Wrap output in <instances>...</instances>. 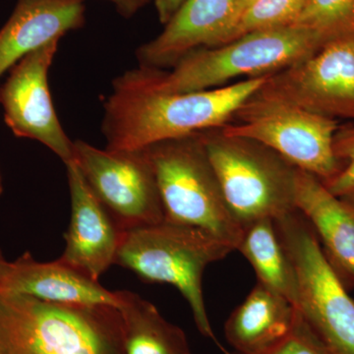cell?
Here are the masks:
<instances>
[{"mask_svg": "<svg viewBox=\"0 0 354 354\" xmlns=\"http://www.w3.org/2000/svg\"><path fill=\"white\" fill-rule=\"evenodd\" d=\"M268 75L189 93H162L127 70L113 82L104 100L102 132L111 151H137L227 124Z\"/></svg>", "mask_w": 354, "mask_h": 354, "instance_id": "obj_1", "label": "cell"}, {"mask_svg": "<svg viewBox=\"0 0 354 354\" xmlns=\"http://www.w3.org/2000/svg\"><path fill=\"white\" fill-rule=\"evenodd\" d=\"M0 354H125L122 316L0 290Z\"/></svg>", "mask_w": 354, "mask_h": 354, "instance_id": "obj_2", "label": "cell"}, {"mask_svg": "<svg viewBox=\"0 0 354 354\" xmlns=\"http://www.w3.org/2000/svg\"><path fill=\"white\" fill-rule=\"evenodd\" d=\"M326 44L317 32L292 25L250 32L221 46L199 48L181 58L171 71L141 66L133 71L158 92H197L223 87L241 77L274 73L313 55Z\"/></svg>", "mask_w": 354, "mask_h": 354, "instance_id": "obj_3", "label": "cell"}, {"mask_svg": "<svg viewBox=\"0 0 354 354\" xmlns=\"http://www.w3.org/2000/svg\"><path fill=\"white\" fill-rule=\"evenodd\" d=\"M234 251L201 228L164 221L122 232L114 265L130 270L147 283L174 286L189 304L200 333L221 353L232 354L218 341L209 323L203 276L209 265Z\"/></svg>", "mask_w": 354, "mask_h": 354, "instance_id": "obj_4", "label": "cell"}, {"mask_svg": "<svg viewBox=\"0 0 354 354\" xmlns=\"http://www.w3.org/2000/svg\"><path fill=\"white\" fill-rule=\"evenodd\" d=\"M142 150L155 174L165 221L201 228L236 250L243 227L228 208L199 133Z\"/></svg>", "mask_w": 354, "mask_h": 354, "instance_id": "obj_5", "label": "cell"}, {"mask_svg": "<svg viewBox=\"0 0 354 354\" xmlns=\"http://www.w3.org/2000/svg\"><path fill=\"white\" fill-rule=\"evenodd\" d=\"M228 208L242 225L295 211L297 167L254 140L225 134L221 127L199 133Z\"/></svg>", "mask_w": 354, "mask_h": 354, "instance_id": "obj_6", "label": "cell"}, {"mask_svg": "<svg viewBox=\"0 0 354 354\" xmlns=\"http://www.w3.org/2000/svg\"><path fill=\"white\" fill-rule=\"evenodd\" d=\"M297 283V309L328 354H354V299L297 209L274 220Z\"/></svg>", "mask_w": 354, "mask_h": 354, "instance_id": "obj_7", "label": "cell"}, {"mask_svg": "<svg viewBox=\"0 0 354 354\" xmlns=\"http://www.w3.org/2000/svg\"><path fill=\"white\" fill-rule=\"evenodd\" d=\"M339 127L337 120L311 113L261 87L221 130L259 142L297 169L326 181L342 167L333 149Z\"/></svg>", "mask_w": 354, "mask_h": 354, "instance_id": "obj_8", "label": "cell"}, {"mask_svg": "<svg viewBox=\"0 0 354 354\" xmlns=\"http://www.w3.org/2000/svg\"><path fill=\"white\" fill-rule=\"evenodd\" d=\"M73 162L121 232L165 221L155 174L143 150H102L76 140Z\"/></svg>", "mask_w": 354, "mask_h": 354, "instance_id": "obj_9", "label": "cell"}, {"mask_svg": "<svg viewBox=\"0 0 354 354\" xmlns=\"http://www.w3.org/2000/svg\"><path fill=\"white\" fill-rule=\"evenodd\" d=\"M262 90L326 118L354 120V34L269 74Z\"/></svg>", "mask_w": 354, "mask_h": 354, "instance_id": "obj_10", "label": "cell"}, {"mask_svg": "<svg viewBox=\"0 0 354 354\" xmlns=\"http://www.w3.org/2000/svg\"><path fill=\"white\" fill-rule=\"evenodd\" d=\"M59 41L26 55L0 86V106L7 127L19 138L36 140L65 165L74 160L72 142L58 120L48 86V71Z\"/></svg>", "mask_w": 354, "mask_h": 354, "instance_id": "obj_11", "label": "cell"}, {"mask_svg": "<svg viewBox=\"0 0 354 354\" xmlns=\"http://www.w3.org/2000/svg\"><path fill=\"white\" fill-rule=\"evenodd\" d=\"M239 15L237 0H186L164 31L139 46V66L171 68L192 51L227 43Z\"/></svg>", "mask_w": 354, "mask_h": 354, "instance_id": "obj_12", "label": "cell"}, {"mask_svg": "<svg viewBox=\"0 0 354 354\" xmlns=\"http://www.w3.org/2000/svg\"><path fill=\"white\" fill-rule=\"evenodd\" d=\"M66 165L71 216L59 260L99 281L114 265L122 232L102 206L74 162Z\"/></svg>", "mask_w": 354, "mask_h": 354, "instance_id": "obj_13", "label": "cell"}, {"mask_svg": "<svg viewBox=\"0 0 354 354\" xmlns=\"http://www.w3.org/2000/svg\"><path fill=\"white\" fill-rule=\"evenodd\" d=\"M295 205L309 221L326 259L349 291L354 290V214L320 178L297 169Z\"/></svg>", "mask_w": 354, "mask_h": 354, "instance_id": "obj_14", "label": "cell"}, {"mask_svg": "<svg viewBox=\"0 0 354 354\" xmlns=\"http://www.w3.org/2000/svg\"><path fill=\"white\" fill-rule=\"evenodd\" d=\"M84 0H18L0 30V77L26 55L85 24Z\"/></svg>", "mask_w": 354, "mask_h": 354, "instance_id": "obj_15", "label": "cell"}, {"mask_svg": "<svg viewBox=\"0 0 354 354\" xmlns=\"http://www.w3.org/2000/svg\"><path fill=\"white\" fill-rule=\"evenodd\" d=\"M0 290L62 304L111 305L118 308L115 291L100 285L62 260L41 263L25 253L11 262Z\"/></svg>", "mask_w": 354, "mask_h": 354, "instance_id": "obj_16", "label": "cell"}, {"mask_svg": "<svg viewBox=\"0 0 354 354\" xmlns=\"http://www.w3.org/2000/svg\"><path fill=\"white\" fill-rule=\"evenodd\" d=\"M297 309L258 283L225 324L227 341L242 354L265 351L292 329Z\"/></svg>", "mask_w": 354, "mask_h": 354, "instance_id": "obj_17", "label": "cell"}, {"mask_svg": "<svg viewBox=\"0 0 354 354\" xmlns=\"http://www.w3.org/2000/svg\"><path fill=\"white\" fill-rule=\"evenodd\" d=\"M236 250L253 268L258 283L286 298L297 308V279L274 220L263 218L244 225Z\"/></svg>", "mask_w": 354, "mask_h": 354, "instance_id": "obj_18", "label": "cell"}, {"mask_svg": "<svg viewBox=\"0 0 354 354\" xmlns=\"http://www.w3.org/2000/svg\"><path fill=\"white\" fill-rule=\"evenodd\" d=\"M124 326L125 354H189L185 337L148 300L129 290H115Z\"/></svg>", "mask_w": 354, "mask_h": 354, "instance_id": "obj_19", "label": "cell"}, {"mask_svg": "<svg viewBox=\"0 0 354 354\" xmlns=\"http://www.w3.org/2000/svg\"><path fill=\"white\" fill-rule=\"evenodd\" d=\"M307 1L308 0H257L242 11L225 44L250 32L297 24Z\"/></svg>", "mask_w": 354, "mask_h": 354, "instance_id": "obj_20", "label": "cell"}, {"mask_svg": "<svg viewBox=\"0 0 354 354\" xmlns=\"http://www.w3.org/2000/svg\"><path fill=\"white\" fill-rule=\"evenodd\" d=\"M295 25L317 32L326 43L354 34V0H308Z\"/></svg>", "mask_w": 354, "mask_h": 354, "instance_id": "obj_21", "label": "cell"}, {"mask_svg": "<svg viewBox=\"0 0 354 354\" xmlns=\"http://www.w3.org/2000/svg\"><path fill=\"white\" fill-rule=\"evenodd\" d=\"M333 149L341 169L329 180L323 181L337 197H344L354 191V127H339L335 132Z\"/></svg>", "mask_w": 354, "mask_h": 354, "instance_id": "obj_22", "label": "cell"}, {"mask_svg": "<svg viewBox=\"0 0 354 354\" xmlns=\"http://www.w3.org/2000/svg\"><path fill=\"white\" fill-rule=\"evenodd\" d=\"M256 354H328L297 310L292 329L281 341Z\"/></svg>", "mask_w": 354, "mask_h": 354, "instance_id": "obj_23", "label": "cell"}, {"mask_svg": "<svg viewBox=\"0 0 354 354\" xmlns=\"http://www.w3.org/2000/svg\"><path fill=\"white\" fill-rule=\"evenodd\" d=\"M157 10L158 20L162 24H167L176 15L186 0H153Z\"/></svg>", "mask_w": 354, "mask_h": 354, "instance_id": "obj_24", "label": "cell"}, {"mask_svg": "<svg viewBox=\"0 0 354 354\" xmlns=\"http://www.w3.org/2000/svg\"><path fill=\"white\" fill-rule=\"evenodd\" d=\"M122 17L131 18L152 0H109Z\"/></svg>", "mask_w": 354, "mask_h": 354, "instance_id": "obj_25", "label": "cell"}, {"mask_svg": "<svg viewBox=\"0 0 354 354\" xmlns=\"http://www.w3.org/2000/svg\"><path fill=\"white\" fill-rule=\"evenodd\" d=\"M10 266L11 262H8V261L3 257L2 253L0 252V283H2V281H3L7 274H8L9 270H10Z\"/></svg>", "mask_w": 354, "mask_h": 354, "instance_id": "obj_26", "label": "cell"}, {"mask_svg": "<svg viewBox=\"0 0 354 354\" xmlns=\"http://www.w3.org/2000/svg\"><path fill=\"white\" fill-rule=\"evenodd\" d=\"M344 202L346 203V205L351 208V211L353 212L354 214V191L353 192L349 193V194L346 195V196L341 197Z\"/></svg>", "mask_w": 354, "mask_h": 354, "instance_id": "obj_27", "label": "cell"}, {"mask_svg": "<svg viewBox=\"0 0 354 354\" xmlns=\"http://www.w3.org/2000/svg\"><path fill=\"white\" fill-rule=\"evenodd\" d=\"M255 1H257V0H237V2H239V13L241 14L244 9H246L247 7L250 6L251 4L254 3Z\"/></svg>", "mask_w": 354, "mask_h": 354, "instance_id": "obj_28", "label": "cell"}, {"mask_svg": "<svg viewBox=\"0 0 354 354\" xmlns=\"http://www.w3.org/2000/svg\"><path fill=\"white\" fill-rule=\"evenodd\" d=\"M2 192H3V184H2L1 174H0V196H1Z\"/></svg>", "mask_w": 354, "mask_h": 354, "instance_id": "obj_29", "label": "cell"}]
</instances>
